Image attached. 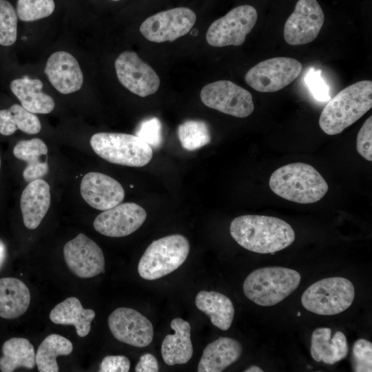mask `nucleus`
<instances>
[{"label": "nucleus", "instance_id": "nucleus-43", "mask_svg": "<svg viewBox=\"0 0 372 372\" xmlns=\"http://www.w3.org/2000/svg\"><path fill=\"white\" fill-rule=\"evenodd\" d=\"M22 39H26V37H23Z\"/></svg>", "mask_w": 372, "mask_h": 372}, {"label": "nucleus", "instance_id": "nucleus-28", "mask_svg": "<svg viewBox=\"0 0 372 372\" xmlns=\"http://www.w3.org/2000/svg\"><path fill=\"white\" fill-rule=\"evenodd\" d=\"M0 371L12 372L17 368L32 369L36 365V353L33 345L24 338H12L2 346Z\"/></svg>", "mask_w": 372, "mask_h": 372}, {"label": "nucleus", "instance_id": "nucleus-38", "mask_svg": "<svg viewBox=\"0 0 372 372\" xmlns=\"http://www.w3.org/2000/svg\"><path fill=\"white\" fill-rule=\"evenodd\" d=\"M320 72V71L311 70L305 81L313 96L318 100L324 101L329 99V90L319 74Z\"/></svg>", "mask_w": 372, "mask_h": 372}, {"label": "nucleus", "instance_id": "nucleus-7", "mask_svg": "<svg viewBox=\"0 0 372 372\" xmlns=\"http://www.w3.org/2000/svg\"><path fill=\"white\" fill-rule=\"evenodd\" d=\"M352 282L342 277L318 280L302 293L301 302L308 311L318 315L332 316L347 310L354 300Z\"/></svg>", "mask_w": 372, "mask_h": 372}, {"label": "nucleus", "instance_id": "nucleus-34", "mask_svg": "<svg viewBox=\"0 0 372 372\" xmlns=\"http://www.w3.org/2000/svg\"><path fill=\"white\" fill-rule=\"evenodd\" d=\"M352 368L355 372L372 371V343L365 339L355 341L352 349Z\"/></svg>", "mask_w": 372, "mask_h": 372}, {"label": "nucleus", "instance_id": "nucleus-33", "mask_svg": "<svg viewBox=\"0 0 372 372\" xmlns=\"http://www.w3.org/2000/svg\"><path fill=\"white\" fill-rule=\"evenodd\" d=\"M17 12L6 0H0V45L9 46L15 43L17 37Z\"/></svg>", "mask_w": 372, "mask_h": 372}, {"label": "nucleus", "instance_id": "nucleus-37", "mask_svg": "<svg viewBox=\"0 0 372 372\" xmlns=\"http://www.w3.org/2000/svg\"><path fill=\"white\" fill-rule=\"evenodd\" d=\"M130 362L124 355L105 356L99 366V372H127L130 371Z\"/></svg>", "mask_w": 372, "mask_h": 372}, {"label": "nucleus", "instance_id": "nucleus-44", "mask_svg": "<svg viewBox=\"0 0 372 372\" xmlns=\"http://www.w3.org/2000/svg\"><path fill=\"white\" fill-rule=\"evenodd\" d=\"M0 168H1V157H0Z\"/></svg>", "mask_w": 372, "mask_h": 372}, {"label": "nucleus", "instance_id": "nucleus-31", "mask_svg": "<svg viewBox=\"0 0 372 372\" xmlns=\"http://www.w3.org/2000/svg\"><path fill=\"white\" fill-rule=\"evenodd\" d=\"M177 132L182 147L188 151L198 149L211 141L208 125L203 121H186L179 125Z\"/></svg>", "mask_w": 372, "mask_h": 372}, {"label": "nucleus", "instance_id": "nucleus-24", "mask_svg": "<svg viewBox=\"0 0 372 372\" xmlns=\"http://www.w3.org/2000/svg\"><path fill=\"white\" fill-rule=\"evenodd\" d=\"M14 156L27 163L23 177L27 182L41 178L49 170L48 147L37 138L19 141L13 148Z\"/></svg>", "mask_w": 372, "mask_h": 372}, {"label": "nucleus", "instance_id": "nucleus-39", "mask_svg": "<svg viewBox=\"0 0 372 372\" xmlns=\"http://www.w3.org/2000/svg\"><path fill=\"white\" fill-rule=\"evenodd\" d=\"M136 372H157L158 364L156 358L151 353H145L141 356L135 367Z\"/></svg>", "mask_w": 372, "mask_h": 372}, {"label": "nucleus", "instance_id": "nucleus-13", "mask_svg": "<svg viewBox=\"0 0 372 372\" xmlns=\"http://www.w3.org/2000/svg\"><path fill=\"white\" fill-rule=\"evenodd\" d=\"M324 14L316 0H298L284 27L285 41L292 45L313 41L324 24Z\"/></svg>", "mask_w": 372, "mask_h": 372}, {"label": "nucleus", "instance_id": "nucleus-42", "mask_svg": "<svg viewBox=\"0 0 372 372\" xmlns=\"http://www.w3.org/2000/svg\"><path fill=\"white\" fill-rule=\"evenodd\" d=\"M298 316H300V312L298 313Z\"/></svg>", "mask_w": 372, "mask_h": 372}, {"label": "nucleus", "instance_id": "nucleus-14", "mask_svg": "<svg viewBox=\"0 0 372 372\" xmlns=\"http://www.w3.org/2000/svg\"><path fill=\"white\" fill-rule=\"evenodd\" d=\"M63 256L68 268L79 278H90L105 271L102 249L83 234L65 243Z\"/></svg>", "mask_w": 372, "mask_h": 372}, {"label": "nucleus", "instance_id": "nucleus-2", "mask_svg": "<svg viewBox=\"0 0 372 372\" xmlns=\"http://www.w3.org/2000/svg\"><path fill=\"white\" fill-rule=\"evenodd\" d=\"M271 191L287 200L313 203L327 194L329 186L322 176L312 165L293 163L276 169L269 178Z\"/></svg>", "mask_w": 372, "mask_h": 372}, {"label": "nucleus", "instance_id": "nucleus-32", "mask_svg": "<svg viewBox=\"0 0 372 372\" xmlns=\"http://www.w3.org/2000/svg\"><path fill=\"white\" fill-rule=\"evenodd\" d=\"M53 0H18L17 14L23 21H34L49 17L54 10Z\"/></svg>", "mask_w": 372, "mask_h": 372}, {"label": "nucleus", "instance_id": "nucleus-11", "mask_svg": "<svg viewBox=\"0 0 372 372\" xmlns=\"http://www.w3.org/2000/svg\"><path fill=\"white\" fill-rule=\"evenodd\" d=\"M196 20L195 12L185 7L175 8L158 12L146 19L140 32L149 41H174L187 34Z\"/></svg>", "mask_w": 372, "mask_h": 372}, {"label": "nucleus", "instance_id": "nucleus-19", "mask_svg": "<svg viewBox=\"0 0 372 372\" xmlns=\"http://www.w3.org/2000/svg\"><path fill=\"white\" fill-rule=\"evenodd\" d=\"M50 201V187L47 182L38 178L29 183L20 199L25 227L32 230L39 227L49 209Z\"/></svg>", "mask_w": 372, "mask_h": 372}, {"label": "nucleus", "instance_id": "nucleus-40", "mask_svg": "<svg viewBox=\"0 0 372 372\" xmlns=\"http://www.w3.org/2000/svg\"><path fill=\"white\" fill-rule=\"evenodd\" d=\"M263 370H262L260 367L252 365L247 368L246 370H245V372H262Z\"/></svg>", "mask_w": 372, "mask_h": 372}, {"label": "nucleus", "instance_id": "nucleus-15", "mask_svg": "<svg viewBox=\"0 0 372 372\" xmlns=\"http://www.w3.org/2000/svg\"><path fill=\"white\" fill-rule=\"evenodd\" d=\"M107 322L111 333L120 342L136 347H145L153 340L152 322L135 309L117 308L109 316Z\"/></svg>", "mask_w": 372, "mask_h": 372}, {"label": "nucleus", "instance_id": "nucleus-12", "mask_svg": "<svg viewBox=\"0 0 372 372\" xmlns=\"http://www.w3.org/2000/svg\"><path fill=\"white\" fill-rule=\"evenodd\" d=\"M119 82L131 92L145 97L158 90L160 79L147 63L132 51L119 54L114 63Z\"/></svg>", "mask_w": 372, "mask_h": 372}, {"label": "nucleus", "instance_id": "nucleus-35", "mask_svg": "<svg viewBox=\"0 0 372 372\" xmlns=\"http://www.w3.org/2000/svg\"><path fill=\"white\" fill-rule=\"evenodd\" d=\"M136 135L146 142L151 147H160L163 141L161 121L156 117L143 121L136 132Z\"/></svg>", "mask_w": 372, "mask_h": 372}, {"label": "nucleus", "instance_id": "nucleus-25", "mask_svg": "<svg viewBox=\"0 0 372 372\" xmlns=\"http://www.w3.org/2000/svg\"><path fill=\"white\" fill-rule=\"evenodd\" d=\"M95 312L91 309H84L76 297H70L56 304L50 311V319L56 324L73 325L80 337L88 335Z\"/></svg>", "mask_w": 372, "mask_h": 372}, {"label": "nucleus", "instance_id": "nucleus-20", "mask_svg": "<svg viewBox=\"0 0 372 372\" xmlns=\"http://www.w3.org/2000/svg\"><path fill=\"white\" fill-rule=\"evenodd\" d=\"M170 326L174 333L164 338L161 345L162 358L169 366L186 364L193 355L191 326L180 318L173 319Z\"/></svg>", "mask_w": 372, "mask_h": 372}, {"label": "nucleus", "instance_id": "nucleus-3", "mask_svg": "<svg viewBox=\"0 0 372 372\" xmlns=\"http://www.w3.org/2000/svg\"><path fill=\"white\" fill-rule=\"evenodd\" d=\"M372 107V81L363 80L339 92L325 105L319 118L321 130L328 135L341 133Z\"/></svg>", "mask_w": 372, "mask_h": 372}, {"label": "nucleus", "instance_id": "nucleus-18", "mask_svg": "<svg viewBox=\"0 0 372 372\" xmlns=\"http://www.w3.org/2000/svg\"><path fill=\"white\" fill-rule=\"evenodd\" d=\"M45 73L52 86L61 94L79 90L83 76L77 60L64 51L56 52L48 58Z\"/></svg>", "mask_w": 372, "mask_h": 372}, {"label": "nucleus", "instance_id": "nucleus-22", "mask_svg": "<svg viewBox=\"0 0 372 372\" xmlns=\"http://www.w3.org/2000/svg\"><path fill=\"white\" fill-rule=\"evenodd\" d=\"M349 352L345 335L336 331L331 337V329L327 327L316 329L311 340V355L318 362L333 364L344 359Z\"/></svg>", "mask_w": 372, "mask_h": 372}, {"label": "nucleus", "instance_id": "nucleus-16", "mask_svg": "<svg viewBox=\"0 0 372 372\" xmlns=\"http://www.w3.org/2000/svg\"><path fill=\"white\" fill-rule=\"evenodd\" d=\"M146 211L134 203H120L103 211L94 220V227L108 237H124L136 231L145 222Z\"/></svg>", "mask_w": 372, "mask_h": 372}, {"label": "nucleus", "instance_id": "nucleus-26", "mask_svg": "<svg viewBox=\"0 0 372 372\" xmlns=\"http://www.w3.org/2000/svg\"><path fill=\"white\" fill-rule=\"evenodd\" d=\"M30 293L21 280L15 278H0V317L15 319L27 311Z\"/></svg>", "mask_w": 372, "mask_h": 372}, {"label": "nucleus", "instance_id": "nucleus-41", "mask_svg": "<svg viewBox=\"0 0 372 372\" xmlns=\"http://www.w3.org/2000/svg\"><path fill=\"white\" fill-rule=\"evenodd\" d=\"M3 245L0 243V261L1 260V258L3 256Z\"/></svg>", "mask_w": 372, "mask_h": 372}, {"label": "nucleus", "instance_id": "nucleus-30", "mask_svg": "<svg viewBox=\"0 0 372 372\" xmlns=\"http://www.w3.org/2000/svg\"><path fill=\"white\" fill-rule=\"evenodd\" d=\"M73 350L72 342L59 334L48 335L39 344L36 353V365L39 372H58L56 358L70 355Z\"/></svg>", "mask_w": 372, "mask_h": 372}, {"label": "nucleus", "instance_id": "nucleus-27", "mask_svg": "<svg viewBox=\"0 0 372 372\" xmlns=\"http://www.w3.org/2000/svg\"><path fill=\"white\" fill-rule=\"evenodd\" d=\"M195 304L200 311L209 316L215 327L223 331L230 328L234 307L227 296L216 291H200L196 295Z\"/></svg>", "mask_w": 372, "mask_h": 372}, {"label": "nucleus", "instance_id": "nucleus-8", "mask_svg": "<svg viewBox=\"0 0 372 372\" xmlns=\"http://www.w3.org/2000/svg\"><path fill=\"white\" fill-rule=\"evenodd\" d=\"M257 19L258 13L253 6L234 8L210 25L206 33L207 42L213 47L240 45Z\"/></svg>", "mask_w": 372, "mask_h": 372}, {"label": "nucleus", "instance_id": "nucleus-21", "mask_svg": "<svg viewBox=\"0 0 372 372\" xmlns=\"http://www.w3.org/2000/svg\"><path fill=\"white\" fill-rule=\"evenodd\" d=\"M241 344L235 339L220 337L204 349L198 372H221L236 362L242 354Z\"/></svg>", "mask_w": 372, "mask_h": 372}, {"label": "nucleus", "instance_id": "nucleus-10", "mask_svg": "<svg viewBox=\"0 0 372 372\" xmlns=\"http://www.w3.org/2000/svg\"><path fill=\"white\" fill-rule=\"evenodd\" d=\"M200 97L207 107L238 118L247 117L254 110L251 93L228 80L205 85Z\"/></svg>", "mask_w": 372, "mask_h": 372}, {"label": "nucleus", "instance_id": "nucleus-23", "mask_svg": "<svg viewBox=\"0 0 372 372\" xmlns=\"http://www.w3.org/2000/svg\"><path fill=\"white\" fill-rule=\"evenodd\" d=\"M43 83L37 79L23 76L11 81L12 92L20 101L21 105L34 114H48L55 106L54 99L42 91Z\"/></svg>", "mask_w": 372, "mask_h": 372}, {"label": "nucleus", "instance_id": "nucleus-29", "mask_svg": "<svg viewBox=\"0 0 372 372\" xmlns=\"http://www.w3.org/2000/svg\"><path fill=\"white\" fill-rule=\"evenodd\" d=\"M41 124L38 116L19 104L0 110V134L10 136L17 130L36 134L40 132Z\"/></svg>", "mask_w": 372, "mask_h": 372}, {"label": "nucleus", "instance_id": "nucleus-5", "mask_svg": "<svg viewBox=\"0 0 372 372\" xmlns=\"http://www.w3.org/2000/svg\"><path fill=\"white\" fill-rule=\"evenodd\" d=\"M189 249L187 238L181 234H172L153 241L139 260L140 276L154 280L167 276L185 261Z\"/></svg>", "mask_w": 372, "mask_h": 372}, {"label": "nucleus", "instance_id": "nucleus-6", "mask_svg": "<svg viewBox=\"0 0 372 372\" xmlns=\"http://www.w3.org/2000/svg\"><path fill=\"white\" fill-rule=\"evenodd\" d=\"M94 152L104 160L117 165L141 167L152 158V147L136 135L99 132L90 138Z\"/></svg>", "mask_w": 372, "mask_h": 372}, {"label": "nucleus", "instance_id": "nucleus-45", "mask_svg": "<svg viewBox=\"0 0 372 372\" xmlns=\"http://www.w3.org/2000/svg\"><path fill=\"white\" fill-rule=\"evenodd\" d=\"M112 1H120V0H112Z\"/></svg>", "mask_w": 372, "mask_h": 372}, {"label": "nucleus", "instance_id": "nucleus-36", "mask_svg": "<svg viewBox=\"0 0 372 372\" xmlns=\"http://www.w3.org/2000/svg\"><path fill=\"white\" fill-rule=\"evenodd\" d=\"M358 154L369 161H372V116H370L360 129L356 140Z\"/></svg>", "mask_w": 372, "mask_h": 372}, {"label": "nucleus", "instance_id": "nucleus-17", "mask_svg": "<svg viewBox=\"0 0 372 372\" xmlns=\"http://www.w3.org/2000/svg\"><path fill=\"white\" fill-rule=\"evenodd\" d=\"M80 192L90 206L101 211L116 206L125 197L124 189L116 180L99 172H89L83 177Z\"/></svg>", "mask_w": 372, "mask_h": 372}, {"label": "nucleus", "instance_id": "nucleus-4", "mask_svg": "<svg viewBox=\"0 0 372 372\" xmlns=\"http://www.w3.org/2000/svg\"><path fill=\"white\" fill-rule=\"evenodd\" d=\"M300 274L282 267H267L251 272L243 283V291L250 300L262 307L275 305L299 286Z\"/></svg>", "mask_w": 372, "mask_h": 372}, {"label": "nucleus", "instance_id": "nucleus-1", "mask_svg": "<svg viewBox=\"0 0 372 372\" xmlns=\"http://www.w3.org/2000/svg\"><path fill=\"white\" fill-rule=\"evenodd\" d=\"M230 234L243 248L258 254H271L290 246L295 232L286 221L263 215H242L230 225Z\"/></svg>", "mask_w": 372, "mask_h": 372}, {"label": "nucleus", "instance_id": "nucleus-9", "mask_svg": "<svg viewBox=\"0 0 372 372\" xmlns=\"http://www.w3.org/2000/svg\"><path fill=\"white\" fill-rule=\"evenodd\" d=\"M302 63L289 57H274L261 61L249 69L246 83L260 92H274L293 82L301 73Z\"/></svg>", "mask_w": 372, "mask_h": 372}]
</instances>
